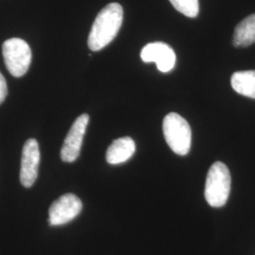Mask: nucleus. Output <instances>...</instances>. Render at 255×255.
I'll list each match as a JSON object with an SVG mask.
<instances>
[{
    "mask_svg": "<svg viewBox=\"0 0 255 255\" xmlns=\"http://www.w3.org/2000/svg\"><path fill=\"white\" fill-rule=\"evenodd\" d=\"M123 22V8L119 3H111L101 9L92 26L88 46L92 51H100L118 35Z\"/></svg>",
    "mask_w": 255,
    "mask_h": 255,
    "instance_id": "f257e3e1",
    "label": "nucleus"
},
{
    "mask_svg": "<svg viewBox=\"0 0 255 255\" xmlns=\"http://www.w3.org/2000/svg\"><path fill=\"white\" fill-rule=\"evenodd\" d=\"M231 192V174L222 162L210 167L205 182V199L212 207H222L228 201Z\"/></svg>",
    "mask_w": 255,
    "mask_h": 255,
    "instance_id": "f03ea898",
    "label": "nucleus"
},
{
    "mask_svg": "<svg viewBox=\"0 0 255 255\" xmlns=\"http://www.w3.org/2000/svg\"><path fill=\"white\" fill-rule=\"evenodd\" d=\"M163 131L167 145L176 154L183 156L189 152L191 147V128L180 115L169 113L164 119Z\"/></svg>",
    "mask_w": 255,
    "mask_h": 255,
    "instance_id": "7ed1b4c3",
    "label": "nucleus"
},
{
    "mask_svg": "<svg viewBox=\"0 0 255 255\" xmlns=\"http://www.w3.org/2000/svg\"><path fill=\"white\" fill-rule=\"evenodd\" d=\"M2 53L6 67L13 77H22L27 73L31 63V50L27 42L11 38L4 42Z\"/></svg>",
    "mask_w": 255,
    "mask_h": 255,
    "instance_id": "20e7f679",
    "label": "nucleus"
},
{
    "mask_svg": "<svg viewBox=\"0 0 255 255\" xmlns=\"http://www.w3.org/2000/svg\"><path fill=\"white\" fill-rule=\"evenodd\" d=\"M82 209V201L74 194H65L51 204L48 210L49 224L61 226L77 218Z\"/></svg>",
    "mask_w": 255,
    "mask_h": 255,
    "instance_id": "39448f33",
    "label": "nucleus"
},
{
    "mask_svg": "<svg viewBox=\"0 0 255 255\" xmlns=\"http://www.w3.org/2000/svg\"><path fill=\"white\" fill-rule=\"evenodd\" d=\"M88 123L89 116L87 114H83L75 120L61 149V158L64 162L72 163L79 157Z\"/></svg>",
    "mask_w": 255,
    "mask_h": 255,
    "instance_id": "423d86ee",
    "label": "nucleus"
},
{
    "mask_svg": "<svg viewBox=\"0 0 255 255\" xmlns=\"http://www.w3.org/2000/svg\"><path fill=\"white\" fill-rule=\"evenodd\" d=\"M40 164V148L35 139H28L25 143L22 159L20 181L25 187H31L36 181Z\"/></svg>",
    "mask_w": 255,
    "mask_h": 255,
    "instance_id": "0eeeda50",
    "label": "nucleus"
},
{
    "mask_svg": "<svg viewBox=\"0 0 255 255\" xmlns=\"http://www.w3.org/2000/svg\"><path fill=\"white\" fill-rule=\"evenodd\" d=\"M141 59L144 63H155L159 71L166 73L171 71L176 63L173 49L162 42L150 43L143 47Z\"/></svg>",
    "mask_w": 255,
    "mask_h": 255,
    "instance_id": "6e6552de",
    "label": "nucleus"
},
{
    "mask_svg": "<svg viewBox=\"0 0 255 255\" xmlns=\"http://www.w3.org/2000/svg\"><path fill=\"white\" fill-rule=\"evenodd\" d=\"M135 152V143L130 137H121L110 145L106 160L110 164H119L127 162Z\"/></svg>",
    "mask_w": 255,
    "mask_h": 255,
    "instance_id": "1a4fd4ad",
    "label": "nucleus"
},
{
    "mask_svg": "<svg viewBox=\"0 0 255 255\" xmlns=\"http://www.w3.org/2000/svg\"><path fill=\"white\" fill-rule=\"evenodd\" d=\"M255 43V13L238 23L234 33V45L245 47Z\"/></svg>",
    "mask_w": 255,
    "mask_h": 255,
    "instance_id": "9d476101",
    "label": "nucleus"
},
{
    "mask_svg": "<svg viewBox=\"0 0 255 255\" xmlns=\"http://www.w3.org/2000/svg\"><path fill=\"white\" fill-rule=\"evenodd\" d=\"M231 83L234 90L238 94L255 99V70L239 71L233 74Z\"/></svg>",
    "mask_w": 255,
    "mask_h": 255,
    "instance_id": "9b49d317",
    "label": "nucleus"
},
{
    "mask_svg": "<svg viewBox=\"0 0 255 255\" xmlns=\"http://www.w3.org/2000/svg\"><path fill=\"white\" fill-rule=\"evenodd\" d=\"M174 8L187 17H197L200 11L199 0H169Z\"/></svg>",
    "mask_w": 255,
    "mask_h": 255,
    "instance_id": "f8f14e48",
    "label": "nucleus"
},
{
    "mask_svg": "<svg viewBox=\"0 0 255 255\" xmlns=\"http://www.w3.org/2000/svg\"><path fill=\"white\" fill-rule=\"evenodd\" d=\"M8 94V87H7V82L3 75L0 73V104L5 101L6 97Z\"/></svg>",
    "mask_w": 255,
    "mask_h": 255,
    "instance_id": "ddd939ff",
    "label": "nucleus"
}]
</instances>
